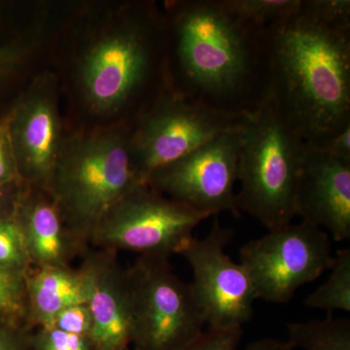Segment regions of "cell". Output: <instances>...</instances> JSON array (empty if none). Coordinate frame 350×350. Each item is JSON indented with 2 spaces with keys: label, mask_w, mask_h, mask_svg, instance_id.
<instances>
[{
  "label": "cell",
  "mask_w": 350,
  "mask_h": 350,
  "mask_svg": "<svg viewBox=\"0 0 350 350\" xmlns=\"http://www.w3.org/2000/svg\"><path fill=\"white\" fill-rule=\"evenodd\" d=\"M241 264L257 300L284 304L299 288L314 282L333 264L330 236L301 221L282 226L244 244Z\"/></svg>",
  "instance_id": "9"
},
{
  "label": "cell",
  "mask_w": 350,
  "mask_h": 350,
  "mask_svg": "<svg viewBox=\"0 0 350 350\" xmlns=\"http://www.w3.org/2000/svg\"><path fill=\"white\" fill-rule=\"evenodd\" d=\"M243 329L216 331L208 329L183 350H239Z\"/></svg>",
  "instance_id": "24"
},
{
  "label": "cell",
  "mask_w": 350,
  "mask_h": 350,
  "mask_svg": "<svg viewBox=\"0 0 350 350\" xmlns=\"http://www.w3.org/2000/svg\"><path fill=\"white\" fill-rule=\"evenodd\" d=\"M317 148L332 157L350 162V125L338 131Z\"/></svg>",
  "instance_id": "27"
},
{
  "label": "cell",
  "mask_w": 350,
  "mask_h": 350,
  "mask_svg": "<svg viewBox=\"0 0 350 350\" xmlns=\"http://www.w3.org/2000/svg\"><path fill=\"white\" fill-rule=\"evenodd\" d=\"M244 116L211 109L169 91L139 117L131 131V155L146 185L156 170L183 158L223 133L241 130Z\"/></svg>",
  "instance_id": "8"
},
{
  "label": "cell",
  "mask_w": 350,
  "mask_h": 350,
  "mask_svg": "<svg viewBox=\"0 0 350 350\" xmlns=\"http://www.w3.org/2000/svg\"><path fill=\"white\" fill-rule=\"evenodd\" d=\"M25 185L24 182H17L0 187V216L11 215L14 213Z\"/></svg>",
  "instance_id": "28"
},
{
  "label": "cell",
  "mask_w": 350,
  "mask_h": 350,
  "mask_svg": "<svg viewBox=\"0 0 350 350\" xmlns=\"http://www.w3.org/2000/svg\"><path fill=\"white\" fill-rule=\"evenodd\" d=\"M131 350V349H130Z\"/></svg>",
  "instance_id": "30"
},
{
  "label": "cell",
  "mask_w": 350,
  "mask_h": 350,
  "mask_svg": "<svg viewBox=\"0 0 350 350\" xmlns=\"http://www.w3.org/2000/svg\"><path fill=\"white\" fill-rule=\"evenodd\" d=\"M269 98L306 144L350 125V1L301 0L267 27Z\"/></svg>",
  "instance_id": "1"
},
{
  "label": "cell",
  "mask_w": 350,
  "mask_h": 350,
  "mask_svg": "<svg viewBox=\"0 0 350 350\" xmlns=\"http://www.w3.org/2000/svg\"><path fill=\"white\" fill-rule=\"evenodd\" d=\"M208 217L147 185L140 186L100 221L90 245L170 259L172 255L180 254L194 238L195 228Z\"/></svg>",
  "instance_id": "7"
},
{
  "label": "cell",
  "mask_w": 350,
  "mask_h": 350,
  "mask_svg": "<svg viewBox=\"0 0 350 350\" xmlns=\"http://www.w3.org/2000/svg\"><path fill=\"white\" fill-rule=\"evenodd\" d=\"M0 321L29 326L25 278L2 269H0Z\"/></svg>",
  "instance_id": "21"
},
{
  "label": "cell",
  "mask_w": 350,
  "mask_h": 350,
  "mask_svg": "<svg viewBox=\"0 0 350 350\" xmlns=\"http://www.w3.org/2000/svg\"><path fill=\"white\" fill-rule=\"evenodd\" d=\"M167 32V25L145 11L94 44L80 68L90 107L117 110L145 94L162 71V36Z\"/></svg>",
  "instance_id": "5"
},
{
  "label": "cell",
  "mask_w": 350,
  "mask_h": 350,
  "mask_svg": "<svg viewBox=\"0 0 350 350\" xmlns=\"http://www.w3.org/2000/svg\"><path fill=\"white\" fill-rule=\"evenodd\" d=\"M232 238V230L216 217L206 238H193L179 254L192 269L191 287L211 330L243 329L254 312L257 298L250 275L226 252Z\"/></svg>",
  "instance_id": "10"
},
{
  "label": "cell",
  "mask_w": 350,
  "mask_h": 350,
  "mask_svg": "<svg viewBox=\"0 0 350 350\" xmlns=\"http://www.w3.org/2000/svg\"><path fill=\"white\" fill-rule=\"evenodd\" d=\"M227 5L244 19L262 27L298 10L301 0H225Z\"/></svg>",
  "instance_id": "20"
},
{
  "label": "cell",
  "mask_w": 350,
  "mask_h": 350,
  "mask_svg": "<svg viewBox=\"0 0 350 350\" xmlns=\"http://www.w3.org/2000/svg\"><path fill=\"white\" fill-rule=\"evenodd\" d=\"M140 186L131 133L103 131L64 140L49 194L69 231L90 246L100 221Z\"/></svg>",
  "instance_id": "3"
},
{
  "label": "cell",
  "mask_w": 350,
  "mask_h": 350,
  "mask_svg": "<svg viewBox=\"0 0 350 350\" xmlns=\"http://www.w3.org/2000/svg\"><path fill=\"white\" fill-rule=\"evenodd\" d=\"M31 340L34 350H94L89 337L55 328L34 329Z\"/></svg>",
  "instance_id": "22"
},
{
  "label": "cell",
  "mask_w": 350,
  "mask_h": 350,
  "mask_svg": "<svg viewBox=\"0 0 350 350\" xmlns=\"http://www.w3.org/2000/svg\"><path fill=\"white\" fill-rule=\"evenodd\" d=\"M169 14L170 91L234 116L261 107L271 86L267 27L225 0L174 2Z\"/></svg>",
  "instance_id": "2"
},
{
  "label": "cell",
  "mask_w": 350,
  "mask_h": 350,
  "mask_svg": "<svg viewBox=\"0 0 350 350\" xmlns=\"http://www.w3.org/2000/svg\"><path fill=\"white\" fill-rule=\"evenodd\" d=\"M295 347L289 342H280L273 338H262L251 342L244 349L239 350H293Z\"/></svg>",
  "instance_id": "29"
},
{
  "label": "cell",
  "mask_w": 350,
  "mask_h": 350,
  "mask_svg": "<svg viewBox=\"0 0 350 350\" xmlns=\"http://www.w3.org/2000/svg\"><path fill=\"white\" fill-rule=\"evenodd\" d=\"M296 216L326 230L334 241L350 239V162L306 144L295 195Z\"/></svg>",
  "instance_id": "14"
},
{
  "label": "cell",
  "mask_w": 350,
  "mask_h": 350,
  "mask_svg": "<svg viewBox=\"0 0 350 350\" xmlns=\"http://www.w3.org/2000/svg\"><path fill=\"white\" fill-rule=\"evenodd\" d=\"M22 182L6 124L0 123V187Z\"/></svg>",
  "instance_id": "25"
},
{
  "label": "cell",
  "mask_w": 350,
  "mask_h": 350,
  "mask_svg": "<svg viewBox=\"0 0 350 350\" xmlns=\"http://www.w3.org/2000/svg\"><path fill=\"white\" fill-rule=\"evenodd\" d=\"M80 271L87 288V305L93 319L94 350H130L133 301L128 269L111 250H88Z\"/></svg>",
  "instance_id": "13"
},
{
  "label": "cell",
  "mask_w": 350,
  "mask_h": 350,
  "mask_svg": "<svg viewBox=\"0 0 350 350\" xmlns=\"http://www.w3.org/2000/svg\"><path fill=\"white\" fill-rule=\"evenodd\" d=\"M330 275L321 286L306 299V305L325 310L328 315L338 310L350 312V250L344 248L334 256Z\"/></svg>",
  "instance_id": "18"
},
{
  "label": "cell",
  "mask_w": 350,
  "mask_h": 350,
  "mask_svg": "<svg viewBox=\"0 0 350 350\" xmlns=\"http://www.w3.org/2000/svg\"><path fill=\"white\" fill-rule=\"evenodd\" d=\"M133 301L131 350H183L206 325L190 283L167 258L139 256L128 269Z\"/></svg>",
  "instance_id": "6"
},
{
  "label": "cell",
  "mask_w": 350,
  "mask_h": 350,
  "mask_svg": "<svg viewBox=\"0 0 350 350\" xmlns=\"http://www.w3.org/2000/svg\"><path fill=\"white\" fill-rule=\"evenodd\" d=\"M25 297L29 326L50 328L64 308L86 303V282L72 267L32 269L25 278Z\"/></svg>",
  "instance_id": "16"
},
{
  "label": "cell",
  "mask_w": 350,
  "mask_h": 350,
  "mask_svg": "<svg viewBox=\"0 0 350 350\" xmlns=\"http://www.w3.org/2000/svg\"><path fill=\"white\" fill-rule=\"evenodd\" d=\"M288 342L304 350H350V320L333 319L287 323Z\"/></svg>",
  "instance_id": "17"
},
{
  "label": "cell",
  "mask_w": 350,
  "mask_h": 350,
  "mask_svg": "<svg viewBox=\"0 0 350 350\" xmlns=\"http://www.w3.org/2000/svg\"><path fill=\"white\" fill-rule=\"evenodd\" d=\"M306 144L269 96L244 116L237 204L269 231L296 216L295 195Z\"/></svg>",
  "instance_id": "4"
},
{
  "label": "cell",
  "mask_w": 350,
  "mask_h": 350,
  "mask_svg": "<svg viewBox=\"0 0 350 350\" xmlns=\"http://www.w3.org/2000/svg\"><path fill=\"white\" fill-rule=\"evenodd\" d=\"M32 332L27 324L0 321V350H34Z\"/></svg>",
  "instance_id": "26"
},
{
  "label": "cell",
  "mask_w": 350,
  "mask_h": 350,
  "mask_svg": "<svg viewBox=\"0 0 350 350\" xmlns=\"http://www.w3.org/2000/svg\"><path fill=\"white\" fill-rule=\"evenodd\" d=\"M0 269L25 278L33 269L14 213L0 216Z\"/></svg>",
  "instance_id": "19"
},
{
  "label": "cell",
  "mask_w": 350,
  "mask_h": 350,
  "mask_svg": "<svg viewBox=\"0 0 350 350\" xmlns=\"http://www.w3.org/2000/svg\"><path fill=\"white\" fill-rule=\"evenodd\" d=\"M241 131L243 128L223 133L156 170L146 185L209 217L224 211L239 217L234 185L239 180Z\"/></svg>",
  "instance_id": "11"
},
{
  "label": "cell",
  "mask_w": 350,
  "mask_h": 350,
  "mask_svg": "<svg viewBox=\"0 0 350 350\" xmlns=\"http://www.w3.org/2000/svg\"><path fill=\"white\" fill-rule=\"evenodd\" d=\"M6 125L21 180L49 193L64 142L57 94L49 79L32 84Z\"/></svg>",
  "instance_id": "12"
},
{
  "label": "cell",
  "mask_w": 350,
  "mask_h": 350,
  "mask_svg": "<svg viewBox=\"0 0 350 350\" xmlns=\"http://www.w3.org/2000/svg\"><path fill=\"white\" fill-rule=\"evenodd\" d=\"M50 328L90 338L93 330V319L87 303L64 308L55 317Z\"/></svg>",
  "instance_id": "23"
},
{
  "label": "cell",
  "mask_w": 350,
  "mask_h": 350,
  "mask_svg": "<svg viewBox=\"0 0 350 350\" xmlns=\"http://www.w3.org/2000/svg\"><path fill=\"white\" fill-rule=\"evenodd\" d=\"M32 268L71 267L76 257L84 256L89 245L69 231L49 193L27 185L23 188L15 211Z\"/></svg>",
  "instance_id": "15"
}]
</instances>
